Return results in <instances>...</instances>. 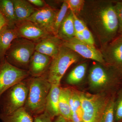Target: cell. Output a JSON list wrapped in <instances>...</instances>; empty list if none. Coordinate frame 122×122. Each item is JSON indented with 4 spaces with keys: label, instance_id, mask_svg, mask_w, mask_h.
Segmentation results:
<instances>
[{
    "label": "cell",
    "instance_id": "6da1fadb",
    "mask_svg": "<svg viewBox=\"0 0 122 122\" xmlns=\"http://www.w3.org/2000/svg\"><path fill=\"white\" fill-rule=\"evenodd\" d=\"M29 91L24 107L32 116L44 113L51 84L46 77H32L27 81Z\"/></svg>",
    "mask_w": 122,
    "mask_h": 122
},
{
    "label": "cell",
    "instance_id": "7a4b0ae2",
    "mask_svg": "<svg viewBox=\"0 0 122 122\" xmlns=\"http://www.w3.org/2000/svg\"><path fill=\"white\" fill-rule=\"evenodd\" d=\"M79 55L62 44L57 54L52 58L46 78L51 85H60L67 70L79 60Z\"/></svg>",
    "mask_w": 122,
    "mask_h": 122
},
{
    "label": "cell",
    "instance_id": "3957f363",
    "mask_svg": "<svg viewBox=\"0 0 122 122\" xmlns=\"http://www.w3.org/2000/svg\"><path fill=\"white\" fill-rule=\"evenodd\" d=\"M97 12L95 16L96 18L94 19L95 25L104 37V41L106 42L110 41L115 37L119 29L114 4L112 2H106Z\"/></svg>",
    "mask_w": 122,
    "mask_h": 122
},
{
    "label": "cell",
    "instance_id": "277c9868",
    "mask_svg": "<svg viewBox=\"0 0 122 122\" xmlns=\"http://www.w3.org/2000/svg\"><path fill=\"white\" fill-rule=\"evenodd\" d=\"M35 44L22 38L13 42L5 58L11 65L23 70L28 69L29 64L35 52Z\"/></svg>",
    "mask_w": 122,
    "mask_h": 122
},
{
    "label": "cell",
    "instance_id": "5b68a950",
    "mask_svg": "<svg viewBox=\"0 0 122 122\" xmlns=\"http://www.w3.org/2000/svg\"><path fill=\"white\" fill-rule=\"evenodd\" d=\"M23 81L7 91L0 99V114L9 115L24 107L29 88L27 82Z\"/></svg>",
    "mask_w": 122,
    "mask_h": 122
},
{
    "label": "cell",
    "instance_id": "8992f818",
    "mask_svg": "<svg viewBox=\"0 0 122 122\" xmlns=\"http://www.w3.org/2000/svg\"><path fill=\"white\" fill-rule=\"evenodd\" d=\"M83 111V122H101L110 98L103 94L79 93Z\"/></svg>",
    "mask_w": 122,
    "mask_h": 122
},
{
    "label": "cell",
    "instance_id": "52a82bcc",
    "mask_svg": "<svg viewBox=\"0 0 122 122\" xmlns=\"http://www.w3.org/2000/svg\"><path fill=\"white\" fill-rule=\"evenodd\" d=\"M122 75V68L114 66L109 71L100 64H95L91 68L88 76L90 88L97 92L106 89L117 82Z\"/></svg>",
    "mask_w": 122,
    "mask_h": 122
},
{
    "label": "cell",
    "instance_id": "ba28073f",
    "mask_svg": "<svg viewBox=\"0 0 122 122\" xmlns=\"http://www.w3.org/2000/svg\"><path fill=\"white\" fill-rule=\"evenodd\" d=\"M28 71L15 67L5 58L0 63V99L10 88L29 76Z\"/></svg>",
    "mask_w": 122,
    "mask_h": 122
},
{
    "label": "cell",
    "instance_id": "9c48e42d",
    "mask_svg": "<svg viewBox=\"0 0 122 122\" xmlns=\"http://www.w3.org/2000/svg\"><path fill=\"white\" fill-rule=\"evenodd\" d=\"M63 45L83 57L94 60L100 64L106 63L102 54L94 45L80 41L75 37L63 41Z\"/></svg>",
    "mask_w": 122,
    "mask_h": 122
},
{
    "label": "cell",
    "instance_id": "30bf717a",
    "mask_svg": "<svg viewBox=\"0 0 122 122\" xmlns=\"http://www.w3.org/2000/svg\"><path fill=\"white\" fill-rule=\"evenodd\" d=\"M58 11L48 5L44 8L37 9L25 20L32 22L51 34L54 35V27Z\"/></svg>",
    "mask_w": 122,
    "mask_h": 122
},
{
    "label": "cell",
    "instance_id": "8fae6325",
    "mask_svg": "<svg viewBox=\"0 0 122 122\" xmlns=\"http://www.w3.org/2000/svg\"><path fill=\"white\" fill-rule=\"evenodd\" d=\"M15 27L19 37L27 39L35 44L45 38L53 35L29 21L18 22Z\"/></svg>",
    "mask_w": 122,
    "mask_h": 122
},
{
    "label": "cell",
    "instance_id": "7c38bea8",
    "mask_svg": "<svg viewBox=\"0 0 122 122\" xmlns=\"http://www.w3.org/2000/svg\"><path fill=\"white\" fill-rule=\"evenodd\" d=\"M52 58L46 55L35 51L29 64L28 72L32 77L43 76L49 69Z\"/></svg>",
    "mask_w": 122,
    "mask_h": 122
},
{
    "label": "cell",
    "instance_id": "4fadbf2b",
    "mask_svg": "<svg viewBox=\"0 0 122 122\" xmlns=\"http://www.w3.org/2000/svg\"><path fill=\"white\" fill-rule=\"evenodd\" d=\"M63 42L56 36L51 35L35 44V51L53 58L58 53Z\"/></svg>",
    "mask_w": 122,
    "mask_h": 122
},
{
    "label": "cell",
    "instance_id": "5bb4252c",
    "mask_svg": "<svg viewBox=\"0 0 122 122\" xmlns=\"http://www.w3.org/2000/svg\"><path fill=\"white\" fill-rule=\"evenodd\" d=\"M104 59L110 65L122 68V40L117 37L113 40L104 53Z\"/></svg>",
    "mask_w": 122,
    "mask_h": 122
},
{
    "label": "cell",
    "instance_id": "9a60e30c",
    "mask_svg": "<svg viewBox=\"0 0 122 122\" xmlns=\"http://www.w3.org/2000/svg\"><path fill=\"white\" fill-rule=\"evenodd\" d=\"M19 37L15 26L7 25L0 30V63L5 59L13 42Z\"/></svg>",
    "mask_w": 122,
    "mask_h": 122
},
{
    "label": "cell",
    "instance_id": "2e32d148",
    "mask_svg": "<svg viewBox=\"0 0 122 122\" xmlns=\"http://www.w3.org/2000/svg\"><path fill=\"white\" fill-rule=\"evenodd\" d=\"M61 88L60 85H51L46 100L44 112L53 119L59 115L58 102Z\"/></svg>",
    "mask_w": 122,
    "mask_h": 122
},
{
    "label": "cell",
    "instance_id": "e0dca14e",
    "mask_svg": "<svg viewBox=\"0 0 122 122\" xmlns=\"http://www.w3.org/2000/svg\"><path fill=\"white\" fill-rule=\"evenodd\" d=\"M75 33L73 13L69 10L60 25L56 36L63 41H66L75 37Z\"/></svg>",
    "mask_w": 122,
    "mask_h": 122
},
{
    "label": "cell",
    "instance_id": "ac0fdd59",
    "mask_svg": "<svg viewBox=\"0 0 122 122\" xmlns=\"http://www.w3.org/2000/svg\"><path fill=\"white\" fill-rule=\"evenodd\" d=\"M17 22L25 20L36 10L32 5L25 0H12Z\"/></svg>",
    "mask_w": 122,
    "mask_h": 122
},
{
    "label": "cell",
    "instance_id": "d6986e66",
    "mask_svg": "<svg viewBox=\"0 0 122 122\" xmlns=\"http://www.w3.org/2000/svg\"><path fill=\"white\" fill-rule=\"evenodd\" d=\"M70 103L72 122H83V111L79 93L70 89Z\"/></svg>",
    "mask_w": 122,
    "mask_h": 122
},
{
    "label": "cell",
    "instance_id": "ffe728a7",
    "mask_svg": "<svg viewBox=\"0 0 122 122\" xmlns=\"http://www.w3.org/2000/svg\"><path fill=\"white\" fill-rule=\"evenodd\" d=\"M70 89L61 87L59 95L58 109L59 115L65 118L68 121H70L71 112L70 103Z\"/></svg>",
    "mask_w": 122,
    "mask_h": 122
},
{
    "label": "cell",
    "instance_id": "44dd1931",
    "mask_svg": "<svg viewBox=\"0 0 122 122\" xmlns=\"http://www.w3.org/2000/svg\"><path fill=\"white\" fill-rule=\"evenodd\" d=\"M0 119L2 122H33L32 116L24 107L10 114H0Z\"/></svg>",
    "mask_w": 122,
    "mask_h": 122
},
{
    "label": "cell",
    "instance_id": "7402d4cb",
    "mask_svg": "<svg viewBox=\"0 0 122 122\" xmlns=\"http://www.w3.org/2000/svg\"><path fill=\"white\" fill-rule=\"evenodd\" d=\"M0 12L7 21L8 25L15 26L17 21L12 0H0Z\"/></svg>",
    "mask_w": 122,
    "mask_h": 122
},
{
    "label": "cell",
    "instance_id": "603a6c76",
    "mask_svg": "<svg viewBox=\"0 0 122 122\" xmlns=\"http://www.w3.org/2000/svg\"><path fill=\"white\" fill-rule=\"evenodd\" d=\"M87 68V64L85 63L76 66L67 77V83L71 85H76L81 83L85 78Z\"/></svg>",
    "mask_w": 122,
    "mask_h": 122
},
{
    "label": "cell",
    "instance_id": "cb8c5ba5",
    "mask_svg": "<svg viewBox=\"0 0 122 122\" xmlns=\"http://www.w3.org/2000/svg\"><path fill=\"white\" fill-rule=\"evenodd\" d=\"M69 10L68 4L65 1H63L61 9L57 12L55 21L54 31V35L57 36L61 24L65 18Z\"/></svg>",
    "mask_w": 122,
    "mask_h": 122
},
{
    "label": "cell",
    "instance_id": "d4e9b609",
    "mask_svg": "<svg viewBox=\"0 0 122 122\" xmlns=\"http://www.w3.org/2000/svg\"><path fill=\"white\" fill-rule=\"evenodd\" d=\"M114 97L110 98L102 117L101 122H114L115 120Z\"/></svg>",
    "mask_w": 122,
    "mask_h": 122
},
{
    "label": "cell",
    "instance_id": "484cf974",
    "mask_svg": "<svg viewBox=\"0 0 122 122\" xmlns=\"http://www.w3.org/2000/svg\"><path fill=\"white\" fill-rule=\"evenodd\" d=\"M69 10L77 15L83 9L85 4L84 0H66Z\"/></svg>",
    "mask_w": 122,
    "mask_h": 122
},
{
    "label": "cell",
    "instance_id": "4316f807",
    "mask_svg": "<svg viewBox=\"0 0 122 122\" xmlns=\"http://www.w3.org/2000/svg\"><path fill=\"white\" fill-rule=\"evenodd\" d=\"M114 122H122V89L119 92L115 102Z\"/></svg>",
    "mask_w": 122,
    "mask_h": 122
},
{
    "label": "cell",
    "instance_id": "83f0119b",
    "mask_svg": "<svg viewBox=\"0 0 122 122\" xmlns=\"http://www.w3.org/2000/svg\"><path fill=\"white\" fill-rule=\"evenodd\" d=\"M114 7L118 21V33L120 34L122 32V1L116 2Z\"/></svg>",
    "mask_w": 122,
    "mask_h": 122
},
{
    "label": "cell",
    "instance_id": "f1b7e54d",
    "mask_svg": "<svg viewBox=\"0 0 122 122\" xmlns=\"http://www.w3.org/2000/svg\"><path fill=\"white\" fill-rule=\"evenodd\" d=\"M72 13L75 32L81 33L87 26L83 21L79 19L75 14Z\"/></svg>",
    "mask_w": 122,
    "mask_h": 122
},
{
    "label": "cell",
    "instance_id": "f546056e",
    "mask_svg": "<svg viewBox=\"0 0 122 122\" xmlns=\"http://www.w3.org/2000/svg\"><path fill=\"white\" fill-rule=\"evenodd\" d=\"M85 42L87 44L94 45L95 40L93 35L87 27L81 33Z\"/></svg>",
    "mask_w": 122,
    "mask_h": 122
},
{
    "label": "cell",
    "instance_id": "4dcf8cb0",
    "mask_svg": "<svg viewBox=\"0 0 122 122\" xmlns=\"http://www.w3.org/2000/svg\"><path fill=\"white\" fill-rule=\"evenodd\" d=\"M53 120L48 114L44 112L34 117L33 122H53Z\"/></svg>",
    "mask_w": 122,
    "mask_h": 122
},
{
    "label": "cell",
    "instance_id": "1f68e13d",
    "mask_svg": "<svg viewBox=\"0 0 122 122\" xmlns=\"http://www.w3.org/2000/svg\"><path fill=\"white\" fill-rule=\"evenodd\" d=\"M28 1L33 5H35L39 8H44L48 5L45 1L43 0H28Z\"/></svg>",
    "mask_w": 122,
    "mask_h": 122
},
{
    "label": "cell",
    "instance_id": "d6a6232c",
    "mask_svg": "<svg viewBox=\"0 0 122 122\" xmlns=\"http://www.w3.org/2000/svg\"><path fill=\"white\" fill-rule=\"evenodd\" d=\"M8 25L7 21L0 12V30L6 25Z\"/></svg>",
    "mask_w": 122,
    "mask_h": 122
},
{
    "label": "cell",
    "instance_id": "836d02e7",
    "mask_svg": "<svg viewBox=\"0 0 122 122\" xmlns=\"http://www.w3.org/2000/svg\"><path fill=\"white\" fill-rule=\"evenodd\" d=\"M75 37L80 41L85 42L83 35L81 33L75 32Z\"/></svg>",
    "mask_w": 122,
    "mask_h": 122
},
{
    "label": "cell",
    "instance_id": "e575fe53",
    "mask_svg": "<svg viewBox=\"0 0 122 122\" xmlns=\"http://www.w3.org/2000/svg\"><path fill=\"white\" fill-rule=\"evenodd\" d=\"M54 122H68V121L61 116L59 115L56 117Z\"/></svg>",
    "mask_w": 122,
    "mask_h": 122
},
{
    "label": "cell",
    "instance_id": "d590c367",
    "mask_svg": "<svg viewBox=\"0 0 122 122\" xmlns=\"http://www.w3.org/2000/svg\"><path fill=\"white\" fill-rule=\"evenodd\" d=\"M118 37L122 40V33H120V35H119Z\"/></svg>",
    "mask_w": 122,
    "mask_h": 122
},
{
    "label": "cell",
    "instance_id": "8d00e7d4",
    "mask_svg": "<svg viewBox=\"0 0 122 122\" xmlns=\"http://www.w3.org/2000/svg\"><path fill=\"white\" fill-rule=\"evenodd\" d=\"M68 122H71V121H68Z\"/></svg>",
    "mask_w": 122,
    "mask_h": 122
}]
</instances>
